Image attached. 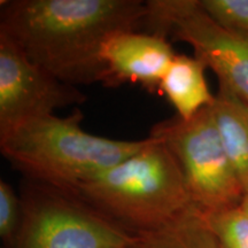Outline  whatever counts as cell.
Here are the masks:
<instances>
[{
	"label": "cell",
	"mask_w": 248,
	"mask_h": 248,
	"mask_svg": "<svg viewBox=\"0 0 248 248\" xmlns=\"http://www.w3.org/2000/svg\"><path fill=\"white\" fill-rule=\"evenodd\" d=\"M22 219V200L5 179H0V237L13 246Z\"/></svg>",
	"instance_id": "obj_13"
},
{
	"label": "cell",
	"mask_w": 248,
	"mask_h": 248,
	"mask_svg": "<svg viewBox=\"0 0 248 248\" xmlns=\"http://www.w3.org/2000/svg\"><path fill=\"white\" fill-rule=\"evenodd\" d=\"M13 248H137L126 230L67 192L27 181Z\"/></svg>",
	"instance_id": "obj_4"
},
{
	"label": "cell",
	"mask_w": 248,
	"mask_h": 248,
	"mask_svg": "<svg viewBox=\"0 0 248 248\" xmlns=\"http://www.w3.org/2000/svg\"><path fill=\"white\" fill-rule=\"evenodd\" d=\"M240 207L244 209L245 213L248 214V194H245L243 201H241Z\"/></svg>",
	"instance_id": "obj_15"
},
{
	"label": "cell",
	"mask_w": 248,
	"mask_h": 248,
	"mask_svg": "<svg viewBox=\"0 0 248 248\" xmlns=\"http://www.w3.org/2000/svg\"><path fill=\"white\" fill-rule=\"evenodd\" d=\"M150 136L175 157L195 208L210 213L240 206L245 191L223 146L212 107L188 121L177 115L164 120Z\"/></svg>",
	"instance_id": "obj_5"
},
{
	"label": "cell",
	"mask_w": 248,
	"mask_h": 248,
	"mask_svg": "<svg viewBox=\"0 0 248 248\" xmlns=\"http://www.w3.org/2000/svg\"><path fill=\"white\" fill-rule=\"evenodd\" d=\"M175 57L168 38L159 33L116 32L102 43L100 58L105 73L101 84L116 88L124 83H138L155 92Z\"/></svg>",
	"instance_id": "obj_8"
},
{
	"label": "cell",
	"mask_w": 248,
	"mask_h": 248,
	"mask_svg": "<svg viewBox=\"0 0 248 248\" xmlns=\"http://www.w3.org/2000/svg\"><path fill=\"white\" fill-rule=\"evenodd\" d=\"M200 5L222 26L248 33V0H199Z\"/></svg>",
	"instance_id": "obj_14"
},
{
	"label": "cell",
	"mask_w": 248,
	"mask_h": 248,
	"mask_svg": "<svg viewBox=\"0 0 248 248\" xmlns=\"http://www.w3.org/2000/svg\"><path fill=\"white\" fill-rule=\"evenodd\" d=\"M146 16L141 0H12L1 2L0 35L58 79L89 85L104 79L102 43Z\"/></svg>",
	"instance_id": "obj_1"
},
{
	"label": "cell",
	"mask_w": 248,
	"mask_h": 248,
	"mask_svg": "<svg viewBox=\"0 0 248 248\" xmlns=\"http://www.w3.org/2000/svg\"><path fill=\"white\" fill-rule=\"evenodd\" d=\"M210 107L223 146L248 194V102L219 83Z\"/></svg>",
	"instance_id": "obj_10"
},
{
	"label": "cell",
	"mask_w": 248,
	"mask_h": 248,
	"mask_svg": "<svg viewBox=\"0 0 248 248\" xmlns=\"http://www.w3.org/2000/svg\"><path fill=\"white\" fill-rule=\"evenodd\" d=\"M85 101L77 86L42 69L0 35V137L31 120Z\"/></svg>",
	"instance_id": "obj_7"
},
{
	"label": "cell",
	"mask_w": 248,
	"mask_h": 248,
	"mask_svg": "<svg viewBox=\"0 0 248 248\" xmlns=\"http://www.w3.org/2000/svg\"><path fill=\"white\" fill-rule=\"evenodd\" d=\"M137 248H221L195 207L160 230L139 234Z\"/></svg>",
	"instance_id": "obj_11"
},
{
	"label": "cell",
	"mask_w": 248,
	"mask_h": 248,
	"mask_svg": "<svg viewBox=\"0 0 248 248\" xmlns=\"http://www.w3.org/2000/svg\"><path fill=\"white\" fill-rule=\"evenodd\" d=\"M70 194L136 234L160 230L194 207L175 157L152 136L138 152Z\"/></svg>",
	"instance_id": "obj_2"
},
{
	"label": "cell",
	"mask_w": 248,
	"mask_h": 248,
	"mask_svg": "<svg viewBox=\"0 0 248 248\" xmlns=\"http://www.w3.org/2000/svg\"><path fill=\"white\" fill-rule=\"evenodd\" d=\"M202 214L221 248H248V214L240 206Z\"/></svg>",
	"instance_id": "obj_12"
},
{
	"label": "cell",
	"mask_w": 248,
	"mask_h": 248,
	"mask_svg": "<svg viewBox=\"0 0 248 248\" xmlns=\"http://www.w3.org/2000/svg\"><path fill=\"white\" fill-rule=\"evenodd\" d=\"M83 113L48 115L31 120L0 137V151L27 181L73 193L82 184L123 160L146 144L92 135L82 128Z\"/></svg>",
	"instance_id": "obj_3"
},
{
	"label": "cell",
	"mask_w": 248,
	"mask_h": 248,
	"mask_svg": "<svg viewBox=\"0 0 248 248\" xmlns=\"http://www.w3.org/2000/svg\"><path fill=\"white\" fill-rule=\"evenodd\" d=\"M206 64L195 57L176 54L161 80L159 90L175 108L176 115L188 121L212 106L215 95L207 84Z\"/></svg>",
	"instance_id": "obj_9"
},
{
	"label": "cell",
	"mask_w": 248,
	"mask_h": 248,
	"mask_svg": "<svg viewBox=\"0 0 248 248\" xmlns=\"http://www.w3.org/2000/svg\"><path fill=\"white\" fill-rule=\"evenodd\" d=\"M146 5L151 32L190 45L219 83L248 102V33L222 26L199 0H150Z\"/></svg>",
	"instance_id": "obj_6"
}]
</instances>
